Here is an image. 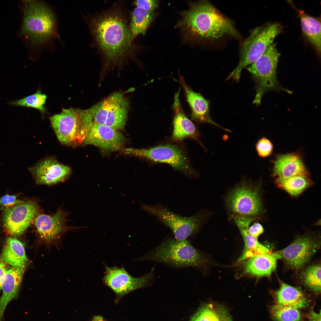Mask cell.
I'll return each instance as SVG.
<instances>
[{
  "label": "cell",
  "mask_w": 321,
  "mask_h": 321,
  "mask_svg": "<svg viewBox=\"0 0 321 321\" xmlns=\"http://www.w3.org/2000/svg\"><path fill=\"white\" fill-rule=\"evenodd\" d=\"M302 280L305 286L316 293L321 291V266L317 265L308 267L302 275Z\"/></svg>",
  "instance_id": "cell-31"
},
{
  "label": "cell",
  "mask_w": 321,
  "mask_h": 321,
  "mask_svg": "<svg viewBox=\"0 0 321 321\" xmlns=\"http://www.w3.org/2000/svg\"><path fill=\"white\" fill-rule=\"evenodd\" d=\"M140 207L170 228L174 234V239L177 241L186 240L196 233L205 219V215L202 212L189 217H183L159 204H147L141 203Z\"/></svg>",
  "instance_id": "cell-7"
},
{
  "label": "cell",
  "mask_w": 321,
  "mask_h": 321,
  "mask_svg": "<svg viewBox=\"0 0 321 321\" xmlns=\"http://www.w3.org/2000/svg\"><path fill=\"white\" fill-rule=\"evenodd\" d=\"M320 241L310 235L297 238L289 246L277 252L292 269H300L308 262L319 249Z\"/></svg>",
  "instance_id": "cell-12"
},
{
  "label": "cell",
  "mask_w": 321,
  "mask_h": 321,
  "mask_svg": "<svg viewBox=\"0 0 321 321\" xmlns=\"http://www.w3.org/2000/svg\"><path fill=\"white\" fill-rule=\"evenodd\" d=\"M280 54L275 43L270 45L262 55L246 68L255 81L256 93L254 104L260 105L264 94L277 84L276 69Z\"/></svg>",
  "instance_id": "cell-8"
},
{
  "label": "cell",
  "mask_w": 321,
  "mask_h": 321,
  "mask_svg": "<svg viewBox=\"0 0 321 321\" xmlns=\"http://www.w3.org/2000/svg\"><path fill=\"white\" fill-rule=\"evenodd\" d=\"M189 321H233L228 310L221 305L210 303L201 307Z\"/></svg>",
  "instance_id": "cell-27"
},
{
  "label": "cell",
  "mask_w": 321,
  "mask_h": 321,
  "mask_svg": "<svg viewBox=\"0 0 321 321\" xmlns=\"http://www.w3.org/2000/svg\"><path fill=\"white\" fill-rule=\"evenodd\" d=\"M28 169L37 183L47 185L65 180L72 172L70 167L60 163L53 157L45 158Z\"/></svg>",
  "instance_id": "cell-14"
},
{
  "label": "cell",
  "mask_w": 321,
  "mask_h": 321,
  "mask_svg": "<svg viewBox=\"0 0 321 321\" xmlns=\"http://www.w3.org/2000/svg\"><path fill=\"white\" fill-rule=\"evenodd\" d=\"M276 182L278 187L294 196L299 195L311 184L307 171L287 179H276Z\"/></svg>",
  "instance_id": "cell-29"
},
{
  "label": "cell",
  "mask_w": 321,
  "mask_h": 321,
  "mask_svg": "<svg viewBox=\"0 0 321 321\" xmlns=\"http://www.w3.org/2000/svg\"><path fill=\"white\" fill-rule=\"evenodd\" d=\"M137 260L160 262L178 268L192 267L201 269L206 262L203 255L189 241H177L172 238L164 240Z\"/></svg>",
  "instance_id": "cell-5"
},
{
  "label": "cell",
  "mask_w": 321,
  "mask_h": 321,
  "mask_svg": "<svg viewBox=\"0 0 321 321\" xmlns=\"http://www.w3.org/2000/svg\"><path fill=\"white\" fill-rule=\"evenodd\" d=\"M281 259L277 252H269L252 256L244 265L246 273L258 276H270L275 270L277 261Z\"/></svg>",
  "instance_id": "cell-23"
},
{
  "label": "cell",
  "mask_w": 321,
  "mask_h": 321,
  "mask_svg": "<svg viewBox=\"0 0 321 321\" xmlns=\"http://www.w3.org/2000/svg\"><path fill=\"white\" fill-rule=\"evenodd\" d=\"M159 1L155 0H139L135 1L136 7L150 12H154L158 7Z\"/></svg>",
  "instance_id": "cell-35"
},
{
  "label": "cell",
  "mask_w": 321,
  "mask_h": 321,
  "mask_svg": "<svg viewBox=\"0 0 321 321\" xmlns=\"http://www.w3.org/2000/svg\"><path fill=\"white\" fill-rule=\"evenodd\" d=\"M243 237L244 249L238 259L241 261L254 256L269 252V249L258 241L257 238L251 235L248 232L250 224L256 218L233 215L231 216Z\"/></svg>",
  "instance_id": "cell-20"
},
{
  "label": "cell",
  "mask_w": 321,
  "mask_h": 321,
  "mask_svg": "<svg viewBox=\"0 0 321 321\" xmlns=\"http://www.w3.org/2000/svg\"><path fill=\"white\" fill-rule=\"evenodd\" d=\"M309 321H321V312L317 313L313 310L310 311L309 315Z\"/></svg>",
  "instance_id": "cell-39"
},
{
  "label": "cell",
  "mask_w": 321,
  "mask_h": 321,
  "mask_svg": "<svg viewBox=\"0 0 321 321\" xmlns=\"http://www.w3.org/2000/svg\"><path fill=\"white\" fill-rule=\"evenodd\" d=\"M108 112L105 125L117 130L124 129L127 119L129 103L121 93H114L106 99Z\"/></svg>",
  "instance_id": "cell-17"
},
{
  "label": "cell",
  "mask_w": 321,
  "mask_h": 321,
  "mask_svg": "<svg viewBox=\"0 0 321 321\" xmlns=\"http://www.w3.org/2000/svg\"><path fill=\"white\" fill-rule=\"evenodd\" d=\"M90 25L97 45L108 60H117L128 51L133 39L120 15L106 13L94 18Z\"/></svg>",
  "instance_id": "cell-2"
},
{
  "label": "cell",
  "mask_w": 321,
  "mask_h": 321,
  "mask_svg": "<svg viewBox=\"0 0 321 321\" xmlns=\"http://www.w3.org/2000/svg\"><path fill=\"white\" fill-rule=\"evenodd\" d=\"M16 196L5 195L0 198V205L6 208L12 207L21 202Z\"/></svg>",
  "instance_id": "cell-36"
},
{
  "label": "cell",
  "mask_w": 321,
  "mask_h": 321,
  "mask_svg": "<svg viewBox=\"0 0 321 321\" xmlns=\"http://www.w3.org/2000/svg\"><path fill=\"white\" fill-rule=\"evenodd\" d=\"M276 304L298 309L304 308L308 303L302 292L297 287L283 282L275 295Z\"/></svg>",
  "instance_id": "cell-25"
},
{
  "label": "cell",
  "mask_w": 321,
  "mask_h": 321,
  "mask_svg": "<svg viewBox=\"0 0 321 321\" xmlns=\"http://www.w3.org/2000/svg\"><path fill=\"white\" fill-rule=\"evenodd\" d=\"M92 321H105L100 316H96L93 319Z\"/></svg>",
  "instance_id": "cell-40"
},
{
  "label": "cell",
  "mask_w": 321,
  "mask_h": 321,
  "mask_svg": "<svg viewBox=\"0 0 321 321\" xmlns=\"http://www.w3.org/2000/svg\"><path fill=\"white\" fill-rule=\"evenodd\" d=\"M49 119L59 142L73 147L83 144L93 123L90 108L63 109L60 113L51 116Z\"/></svg>",
  "instance_id": "cell-4"
},
{
  "label": "cell",
  "mask_w": 321,
  "mask_h": 321,
  "mask_svg": "<svg viewBox=\"0 0 321 321\" xmlns=\"http://www.w3.org/2000/svg\"><path fill=\"white\" fill-rule=\"evenodd\" d=\"M282 29V26L277 22L268 23L255 28L243 43L239 63L227 80L232 79L238 82L243 68L255 62L273 43Z\"/></svg>",
  "instance_id": "cell-6"
},
{
  "label": "cell",
  "mask_w": 321,
  "mask_h": 321,
  "mask_svg": "<svg viewBox=\"0 0 321 321\" xmlns=\"http://www.w3.org/2000/svg\"><path fill=\"white\" fill-rule=\"evenodd\" d=\"M303 35L313 47L317 53L321 52V21L319 18L313 17L299 10Z\"/></svg>",
  "instance_id": "cell-26"
},
{
  "label": "cell",
  "mask_w": 321,
  "mask_h": 321,
  "mask_svg": "<svg viewBox=\"0 0 321 321\" xmlns=\"http://www.w3.org/2000/svg\"><path fill=\"white\" fill-rule=\"evenodd\" d=\"M93 122L105 125L108 112V105L106 100L96 104L90 108Z\"/></svg>",
  "instance_id": "cell-33"
},
{
  "label": "cell",
  "mask_w": 321,
  "mask_h": 321,
  "mask_svg": "<svg viewBox=\"0 0 321 321\" xmlns=\"http://www.w3.org/2000/svg\"><path fill=\"white\" fill-rule=\"evenodd\" d=\"M122 150L125 154L169 164L188 177L196 176L197 173L190 165L185 152L176 145L168 144L147 149L125 148Z\"/></svg>",
  "instance_id": "cell-9"
},
{
  "label": "cell",
  "mask_w": 321,
  "mask_h": 321,
  "mask_svg": "<svg viewBox=\"0 0 321 321\" xmlns=\"http://www.w3.org/2000/svg\"><path fill=\"white\" fill-rule=\"evenodd\" d=\"M226 202L231 215L256 218L262 210L259 187L245 180L230 191Z\"/></svg>",
  "instance_id": "cell-10"
},
{
  "label": "cell",
  "mask_w": 321,
  "mask_h": 321,
  "mask_svg": "<svg viewBox=\"0 0 321 321\" xmlns=\"http://www.w3.org/2000/svg\"><path fill=\"white\" fill-rule=\"evenodd\" d=\"M154 12L136 7L133 11L129 32L132 39L139 34L144 35L154 18Z\"/></svg>",
  "instance_id": "cell-28"
},
{
  "label": "cell",
  "mask_w": 321,
  "mask_h": 321,
  "mask_svg": "<svg viewBox=\"0 0 321 321\" xmlns=\"http://www.w3.org/2000/svg\"><path fill=\"white\" fill-rule=\"evenodd\" d=\"M23 3L21 32L32 45L44 46L57 36L54 12L45 3L40 1L26 0Z\"/></svg>",
  "instance_id": "cell-3"
},
{
  "label": "cell",
  "mask_w": 321,
  "mask_h": 321,
  "mask_svg": "<svg viewBox=\"0 0 321 321\" xmlns=\"http://www.w3.org/2000/svg\"><path fill=\"white\" fill-rule=\"evenodd\" d=\"M25 269L11 267L7 270L1 284L2 293L0 297V321L8 303L18 294Z\"/></svg>",
  "instance_id": "cell-19"
},
{
  "label": "cell",
  "mask_w": 321,
  "mask_h": 321,
  "mask_svg": "<svg viewBox=\"0 0 321 321\" xmlns=\"http://www.w3.org/2000/svg\"><path fill=\"white\" fill-rule=\"evenodd\" d=\"M272 317L276 321H300L301 315L299 309L275 304L271 307Z\"/></svg>",
  "instance_id": "cell-32"
},
{
  "label": "cell",
  "mask_w": 321,
  "mask_h": 321,
  "mask_svg": "<svg viewBox=\"0 0 321 321\" xmlns=\"http://www.w3.org/2000/svg\"><path fill=\"white\" fill-rule=\"evenodd\" d=\"M38 210L36 203L22 202L6 208L4 214V224L6 232L13 236H19L34 219Z\"/></svg>",
  "instance_id": "cell-13"
},
{
  "label": "cell",
  "mask_w": 321,
  "mask_h": 321,
  "mask_svg": "<svg viewBox=\"0 0 321 321\" xmlns=\"http://www.w3.org/2000/svg\"><path fill=\"white\" fill-rule=\"evenodd\" d=\"M47 98L45 94L38 90L34 94L21 99L10 101L7 104L12 106L35 108L43 114L45 112V105Z\"/></svg>",
  "instance_id": "cell-30"
},
{
  "label": "cell",
  "mask_w": 321,
  "mask_h": 321,
  "mask_svg": "<svg viewBox=\"0 0 321 321\" xmlns=\"http://www.w3.org/2000/svg\"><path fill=\"white\" fill-rule=\"evenodd\" d=\"M180 88L175 93L173 105L174 112L172 139L180 141L187 137L199 140V135L193 123L187 117L179 99Z\"/></svg>",
  "instance_id": "cell-18"
},
{
  "label": "cell",
  "mask_w": 321,
  "mask_h": 321,
  "mask_svg": "<svg viewBox=\"0 0 321 321\" xmlns=\"http://www.w3.org/2000/svg\"><path fill=\"white\" fill-rule=\"evenodd\" d=\"M6 264L0 259V292L1 291V284L4 276L8 269Z\"/></svg>",
  "instance_id": "cell-38"
},
{
  "label": "cell",
  "mask_w": 321,
  "mask_h": 321,
  "mask_svg": "<svg viewBox=\"0 0 321 321\" xmlns=\"http://www.w3.org/2000/svg\"><path fill=\"white\" fill-rule=\"evenodd\" d=\"M180 24L191 35L202 39L215 40L226 35L238 36L231 22L206 1L192 4L183 14Z\"/></svg>",
  "instance_id": "cell-1"
},
{
  "label": "cell",
  "mask_w": 321,
  "mask_h": 321,
  "mask_svg": "<svg viewBox=\"0 0 321 321\" xmlns=\"http://www.w3.org/2000/svg\"><path fill=\"white\" fill-rule=\"evenodd\" d=\"M0 259L12 268L26 269L28 259L23 243L14 237L6 240L0 255Z\"/></svg>",
  "instance_id": "cell-24"
},
{
  "label": "cell",
  "mask_w": 321,
  "mask_h": 321,
  "mask_svg": "<svg viewBox=\"0 0 321 321\" xmlns=\"http://www.w3.org/2000/svg\"><path fill=\"white\" fill-rule=\"evenodd\" d=\"M105 265L106 272L103 278V282L118 296L147 286L152 283L154 278V268L149 273L136 278L130 275L123 267L120 268L116 266L109 267Z\"/></svg>",
  "instance_id": "cell-11"
},
{
  "label": "cell",
  "mask_w": 321,
  "mask_h": 321,
  "mask_svg": "<svg viewBox=\"0 0 321 321\" xmlns=\"http://www.w3.org/2000/svg\"><path fill=\"white\" fill-rule=\"evenodd\" d=\"M125 141L124 136L118 130L93 122L83 143L95 145L104 150L113 151L121 149Z\"/></svg>",
  "instance_id": "cell-15"
},
{
  "label": "cell",
  "mask_w": 321,
  "mask_h": 321,
  "mask_svg": "<svg viewBox=\"0 0 321 321\" xmlns=\"http://www.w3.org/2000/svg\"><path fill=\"white\" fill-rule=\"evenodd\" d=\"M263 231V227L258 223H255L248 229V233L252 236L256 238L261 234Z\"/></svg>",
  "instance_id": "cell-37"
},
{
  "label": "cell",
  "mask_w": 321,
  "mask_h": 321,
  "mask_svg": "<svg viewBox=\"0 0 321 321\" xmlns=\"http://www.w3.org/2000/svg\"><path fill=\"white\" fill-rule=\"evenodd\" d=\"M179 77L180 83L184 90L187 100L191 110L192 118L199 122L208 123L230 132L229 130L218 125L211 118L209 101L200 93L193 91L186 84L183 77L179 74Z\"/></svg>",
  "instance_id": "cell-16"
},
{
  "label": "cell",
  "mask_w": 321,
  "mask_h": 321,
  "mask_svg": "<svg viewBox=\"0 0 321 321\" xmlns=\"http://www.w3.org/2000/svg\"><path fill=\"white\" fill-rule=\"evenodd\" d=\"M307 171L301 157L295 153L279 155L273 162V174L276 179H287Z\"/></svg>",
  "instance_id": "cell-21"
},
{
  "label": "cell",
  "mask_w": 321,
  "mask_h": 321,
  "mask_svg": "<svg viewBox=\"0 0 321 321\" xmlns=\"http://www.w3.org/2000/svg\"><path fill=\"white\" fill-rule=\"evenodd\" d=\"M34 224L40 238L50 241L55 239L64 230V215L61 211L52 215H39L35 218Z\"/></svg>",
  "instance_id": "cell-22"
},
{
  "label": "cell",
  "mask_w": 321,
  "mask_h": 321,
  "mask_svg": "<svg viewBox=\"0 0 321 321\" xmlns=\"http://www.w3.org/2000/svg\"><path fill=\"white\" fill-rule=\"evenodd\" d=\"M256 148L259 155L264 158L271 154L273 151V146L268 139L264 137L258 141L256 144Z\"/></svg>",
  "instance_id": "cell-34"
}]
</instances>
